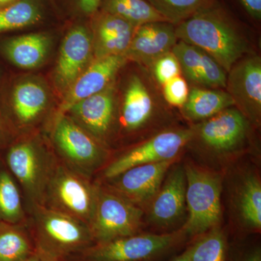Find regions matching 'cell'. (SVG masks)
<instances>
[{
  "instance_id": "9",
  "label": "cell",
  "mask_w": 261,
  "mask_h": 261,
  "mask_svg": "<svg viewBox=\"0 0 261 261\" xmlns=\"http://www.w3.org/2000/svg\"><path fill=\"white\" fill-rule=\"evenodd\" d=\"M193 136L192 130H170L159 134L142 145L116 157H111L95 179L104 181L135 166L175 160Z\"/></svg>"
},
{
  "instance_id": "18",
  "label": "cell",
  "mask_w": 261,
  "mask_h": 261,
  "mask_svg": "<svg viewBox=\"0 0 261 261\" xmlns=\"http://www.w3.org/2000/svg\"><path fill=\"white\" fill-rule=\"evenodd\" d=\"M177 37L169 22H156L136 29L125 56L144 63H154L160 57L172 50Z\"/></svg>"
},
{
  "instance_id": "33",
  "label": "cell",
  "mask_w": 261,
  "mask_h": 261,
  "mask_svg": "<svg viewBox=\"0 0 261 261\" xmlns=\"http://www.w3.org/2000/svg\"><path fill=\"white\" fill-rule=\"evenodd\" d=\"M163 86V93L166 101L172 106H184L190 93L186 81L178 75Z\"/></svg>"
},
{
  "instance_id": "12",
  "label": "cell",
  "mask_w": 261,
  "mask_h": 261,
  "mask_svg": "<svg viewBox=\"0 0 261 261\" xmlns=\"http://www.w3.org/2000/svg\"><path fill=\"white\" fill-rule=\"evenodd\" d=\"M65 115L108 148L115 121V103L111 89H104L75 103Z\"/></svg>"
},
{
  "instance_id": "10",
  "label": "cell",
  "mask_w": 261,
  "mask_h": 261,
  "mask_svg": "<svg viewBox=\"0 0 261 261\" xmlns=\"http://www.w3.org/2000/svg\"><path fill=\"white\" fill-rule=\"evenodd\" d=\"M173 161L171 160L135 166L101 182L142 208L157 195Z\"/></svg>"
},
{
  "instance_id": "26",
  "label": "cell",
  "mask_w": 261,
  "mask_h": 261,
  "mask_svg": "<svg viewBox=\"0 0 261 261\" xmlns=\"http://www.w3.org/2000/svg\"><path fill=\"white\" fill-rule=\"evenodd\" d=\"M239 214L244 224L250 229L260 231L261 228V184L256 176L244 179L238 196Z\"/></svg>"
},
{
  "instance_id": "19",
  "label": "cell",
  "mask_w": 261,
  "mask_h": 261,
  "mask_svg": "<svg viewBox=\"0 0 261 261\" xmlns=\"http://www.w3.org/2000/svg\"><path fill=\"white\" fill-rule=\"evenodd\" d=\"M93 51L96 58L125 55L137 27L103 11L94 23Z\"/></svg>"
},
{
  "instance_id": "14",
  "label": "cell",
  "mask_w": 261,
  "mask_h": 261,
  "mask_svg": "<svg viewBox=\"0 0 261 261\" xmlns=\"http://www.w3.org/2000/svg\"><path fill=\"white\" fill-rule=\"evenodd\" d=\"M126 58L125 55L95 58L65 92L54 117L65 114L75 103L106 89Z\"/></svg>"
},
{
  "instance_id": "1",
  "label": "cell",
  "mask_w": 261,
  "mask_h": 261,
  "mask_svg": "<svg viewBox=\"0 0 261 261\" xmlns=\"http://www.w3.org/2000/svg\"><path fill=\"white\" fill-rule=\"evenodd\" d=\"M177 39L196 46L229 72L246 51V45L224 10L209 0L175 28Z\"/></svg>"
},
{
  "instance_id": "17",
  "label": "cell",
  "mask_w": 261,
  "mask_h": 261,
  "mask_svg": "<svg viewBox=\"0 0 261 261\" xmlns=\"http://www.w3.org/2000/svg\"><path fill=\"white\" fill-rule=\"evenodd\" d=\"M228 91L233 102L249 116L260 115L261 109V61L258 57L240 62L230 70Z\"/></svg>"
},
{
  "instance_id": "2",
  "label": "cell",
  "mask_w": 261,
  "mask_h": 261,
  "mask_svg": "<svg viewBox=\"0 0 261 261\" xmlns=\"http://www.w3.org/2000/svg\"><path fill=\"white\" fill-rule=\"evenodd\" d=\"M33 133L17 135L0 154L18 182L27 213L42 205L44 192L58 164L49 140Z\"/></svg>"
},
{
  "instance_id": "32",
  "label": "cell",
  "mask_w": 261,
  "mask_h": 261,
  "mask_svg": "<svg viewBox=\"0 0 261 261\" xmlns=\"http://www.w3.org/2000/svg\"><path fill=\"white\" fill-rule=\"evenodd\" d=\"M180 72L181 67L172 51L163 55L154 62V73L159 83L166 84L168 81L178 76Z\"/></svg>"
},
{
  "instance_id": "35",
  "label": "cell",
  "mask_w": 261,
  "mask_h": 261,
  "mask_svg": "<svg viewBox=\"0 0 261 261\" xmlns=\"http://www.w3.org/2000/svg\"><path fill=\"white\" fill-rule=\"evenodd\" d=\"M245 11L256 20L261 18V0H238Z\"/></svg>"
},
{
  "instance_id": "27",
  "label": "cell",
  "mask_w": 261,
  "mask_h": 261,
  "mask_svg": "<svg viewBox=\"0 0 261 261\" xmlns=\"http://www.w3.org/2000/svg\"><path fill=\"white\" fill-rule=\"evenodd\" d=\"M42 18V10L36 0H18L0 8V34L34 25Z\"/></svg>"
},
{
  "instance_id": "20",
  "label": "cell",
  "mask_w": 261,
  "mask_h": 261,
  "mask_svg": "<svg viewBox=\"0 0 261 261\" xmlns=\"http://www.w3.org/2000/svg\"><path fill=\"white\" fill-rule=\"evenodd\" d=\"M49 48V37L35 33L7 39L2 45V51L7 59L18 68L32 69L42 64Z\"/></svg>"
},
{
  "instance_id": "36",
  "label": "cell",
  "mask_w": 261,
  "mask_h": 261,
  "mask_svg": "<svg viewBox=\"0 0 261 261\" xmlns=\"http://www.w3.org/2000/svg\"><path fill=\"white\" fill-rule=\"evenodd\" d=\"M232 261H261L260 247L258 246L251 247L240 254L236 259Z\"/></svg>"
},
{
  "instance_id": "25",
  "label": "cell",
  "mask_w": 261,
  "mask_h": 261,
  "mask_svg": "<svg viewBox=\"0 0 261 261\" xmlns=\"http://www.w3.org/2000/svg\"><path fill=\"white\" fill-rule=\"evenodd\" d=\"M103 11L124 19L136 27L156 22H171L148 0H105Z\"/></svg>"
},
{
  "instance_id": "8",
  "label": "cell",
  "mask_w": 261,
  "mask_h": 261,
  "mask_svg": "<svg viewBox=\"0 0 261 261\" xmlns=\"http://www.w3.org/2000/svg\"><path fill=\"white\" fill-rule=\"evenodd\" d=\"M97 181L95 208L89 225L94 243H106L140 233L142 208L102 182Z\"/></svg>"
},
{
  "instance_id": "38",
  "label": "cell",
  "mask_w": 261,
  "mask_h": 261,
  "mask_svg": "<svg viewBox=\"0 0 261 261\" xmlns=\"http://www.w3.org/2000/svg\"><path fill=\"white\" fill-rule=\"evenodd\" d=\"M23 261H58L47 254L36 249V251Z\"/></svg>"
},
{
  "instance_id": "5",
  "label": "cell",
  "mask_w": 261,
  "mask_h": 261,
  "mask_svg": "<svg viewBox=\"0 0 261 261\" xmlns=\"http://www.w3.org/2000/svg\"><path fill=\"white\" fill-rule=\"evenodd\" d=\"M183 229L168 233H138L94 243L65 261H153L185 241Z\"/></svg>"
},
{
  "instance_id": "34",
  "label": "cell",
  "mask_w": 261,
  "mask_h": 261,
  "mask_svg": "<svg viewBox=\"0 0 261 261\" xmlns=\"http://www.w3.org/2000/svg\"><path fill=\"white\" fill-rule=\"evenodd\" d=\"M16 136L3 113L0 112V154Z\"/></svg>"
},
{
  "instance_id": "24",
  "label": "cell",
  "mask_w": 261,
  "mask_h": 261,
  "mask_svg": "<svg viewBox=\"0 0 261 261\" xmlns=\"http://www.w3.org/2000/svg\"><path fill=\"white\" fill-rule=\"evenodd\" d=\"M234 104L229 94L219 90L195 88L184 105L185 115L192 120L211 118Z\"/></svg>"
},
{
  "instance_id": "6",
  "label": "cell",
  "mask_w": 261,
  "mask_h": 261,
  "mask_svg": "<svg viewBox=\"0 0 261 261\" xmlns=\"http://www.w3.org/2000/svg\"><path fill=\"white\" fill-rule=\"evenodd\" d=\"M98 181L86 177L58 161L48 183L42 205L88 224L92 222Z\"/></svg>"
},
{
  "instance_id": "15",
  "label": "cell",
  "mask_w": 261,
  "mask_h": 261,
  "mask_svg": "<svg viewBox=\"0 0 261 261\" xmlns=\"http://www.w3.org/2000/svg\"><path fill=\"white\" fill-rule=\"evenodd\" d=\"M247 129L243 113L227 108L200 124L196 133L206 147L223 153L236 148L245 138Z\"/></svg>"
},
{
  "instance_id": "13",
  "label": "cell",
  "mask_w": 261,
  "mask_h": 261,
  "mask_svg": "<svg viewBox=\"0 0 261 261\" xmlns=\"http://www.w3.org/2000/svg\"><path fill=\"white\" fill-rule=\"evenodd\" d=\"M93 40L85 27L72 29L62 43L55 71V82L62 92H66L90 63Z\"/></svg>"
},
{
  "instance_id": "29",
  "label": "cell",
  "mask_w": 261,
  "mask_h": 261,
  "mask_svg": "<svg viewBox=\"0 0 261 261\" xmlns=\"http://www.w3.org/2000/svg\"><path fill=\"white\" fill-rule=\"evenodd\" d=\"M172 53L187 78L196 83L202 84V49L180 41L173 46Z\"/></svg>"
},
{
  "instance_id": "31",
  "label": "cell",
  "mask_w": 261,
  "mask_h": 261,
  "mask_svg": "<svg viewBox=\"0 0 261 261\" xmlns=\"http://www.w3.org/2000/svg\"><path fill=\"white\" fill-rule=\"evenodd\" d=\"M202 84L214 87H226V76L224 68L210 55L202 50L201 67Z\"/></svg>"
},
{
  "instance_id": "4",
  "label": "cell",
  "mask_w": 261,
  "mask_h": 261,
  "mask_svg": "<svg viewBox=\"0 0 261 261\" xmlns=\"http://www.w3.org/2000/svg\"><path fill=\"white\" fill-rule=\"evenodd\" d=\"M48 138L58 161L86 177L95 179L111 158L99 143L67 115L54 117Z\"/></svg>"
},
{
  "instance_id": "7",
  "label": "cell",
  "mask_w": 261,
  "mask_h": 261,
  "mask_svg": "<svg viewBox=\"0 0 261 261\" xmlns=\"http://www.w3.org/2000/svg\"><path fill=\"white\" fill-rule=\"evenodd\" d=\"M188 219L182 229L198 237L216 228L221 219V180L219 175L191 163L185 167Z\"/></svg>"
},
{
  "instance_id": "40",
  "label": "cell",
  "mask_w": 261,
  "mask_h": 261,
  "mask_svg": "<svg viewBox=\"0 0 261 261\" xmlns=\"http://www.w3.org/2000/svg\"><path fill=\"white\" fill-rule=\"evenodd\" d=\"M18 0H0V8H4L8 5L13 4Z\"/></svg>"
},
{
  "instance_id": "39",
  "label": "cell",
  "mask_w": 261,
  "mask_h": 261,
  "mask_svg": "<svg viewBox=\"0 0 261 261\" xmlns=\"http://www.w3.org/2000/svg\"><path fill=\"white\" fill-rule=\"evenodd\" d=\"M170 261H190L187 250H185V251L183 253H181V255L175 257L174 258H173L172 260Z\"/></svg>"
},
{
  "instance_id": "11",
  "label": "cell",
  "mask_w": 261,
  "mask_h": 261,
  "mask_svg": "<svg viewBox=\"0 0 261 261\" xmlns=\"http://www.w3.org/2000/svg\"><path fill=\"white\" fill-rule=\"evenodd\" d=\"M47 90L37 82H20L15 86L10 99L9 113L3 115L15 135L34 133L47 113Z\"/></svg>"
},
{
  "instance_id": "28",
  "label": "cell",
  "mask_w": 261,
  "mask_h": 261,
  "mask_svg": "<svg viewBox=\"0 0 261 261\" xmlns=\"http://www.w3.org/2000/svg\"><path fill=\"white\" fill-rule=\"evenodd\" d=\"M187 250L190 261H227V239L218 227L197 237Z\"/></svg>"
},
{
  "instance_id": "37",
  "label": "cell",
  "mask_w": 261,
  "mask_h": 261,
  "mask_svg": "<svg viewBox=\"0 0 261 261\" xmlns=\"http://www.w3.org/2000/svg\"><path fill=\"white\" fill-rule=\"evenodd\" d=\"M101 0H77L79 8L85 15H92L97 11Z\"/></svg>"
},
{
  "instance_id": "23",
  "label": "cell",
  "mask_w": 261,
  "mask_h": 261,
  "mask_svg": "<svg viewBox=\"0 0 261 261\" xmlns=\"http://www.w3.org/2000/svg\"><path fill=\"white\" fill-rule=\"evenodd\" d=\"M0 221L9 223H22L28 221V213L21 190L1 158Z\"/></svg>"
},
{
  "instance_id": "30",
  "label": "cell",
  "mask_w": 261,
  "mask_h": 261,
  "mask_svg": "<svg viewBox=\"0 0 261 261\" xmlns=\"http://www.w3.org/2000/svg\"><path fill=\"white\" fill-rule=\"evenodd\" d=\"M171 23H179L195 13L209 0H148Z\"/></svg>"
},
{
  "instance_id": "22",
  "label": "cell",
  "mask_w": 261,
  "mask_h": 261,
  "mask_svg": "<svg viewBox=\"0 0 261 261\" xmlns=\"http://www.w3.org/2000/svg\"><path fill=\"white\" fill-rule=\"evenodd\" d=\"M152 102L148 91L139 77L130 80L121 110V124L127 132L140 128L148 121Z\"/></svg>"
},
{
  "instance_id": "21",
  "label": "cell",
  "mask_w": 261,
  "mask_h": 261,
  "mask_svg": "<svg viewBox=\"0 0 261 261\" xmlns=\"http://www.w3.org/2000/svg\"><path fill=\"white\" fill-rule=\"evenodd\" d=\"M36 251L28 221H0V261H23Z\"/></svg>"
},
{
  "instance_id": "3",
  "label": "cell",
  "mask_w": 261,
  "mask_h": 261,
  "mask_svg": "<svg viewBox=\"0 0 261 261\" xmlns=\"http://www.w3.org/2000/svg\"><path fill=\"white\" fill-rule=\"evenodd\" d=\"M28 224L36 249L58 261H65L94 244L88 224L43 205L29 211Z\"/></svg>"
},
{
  "instance_id": "16",
  "label": "cell",
  "mask_w": 261,
  "mask_h": 261,
  "mask_svg": "<svg viewBox=\"0 0 261 261\" xmlns=\"http://www.w3.org/2000/svg\"><path fill=\"white\" fill-rule=\"evenodd\" d=\"M186 190L185 167L176 166L150 202L149 218L152 223L163 227L174 224L186 209Z\"/></svg>"
}]
</instances>
